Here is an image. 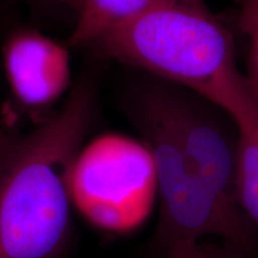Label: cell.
Returning <instances> with one entry per match:
<instances>
[{
  "mask_svg": "<svg viewBox=\"0 0 258 258\" xmlns=\"http://www.w3.org/2000/svg\"><path fill=\"white\" fill-rule=\"evenodd\" d=\"M177 86L150 83L133 89L125 112L153 158L160 195L156 249L215 235L249 249L254 227L235 188L237 138L205 103Z\"/></svg>",
  "mask_w": 258,
  "mask_h": 258,
  "instance_id": "1",
  "label": "cell"
},
{
  "mask_svg": "<svg viewBox=\"0 0 258 258\" xmlns=\"http://www.w3.org/2000/svg\"><path fill=\"white\" fill-rule=\"evenodd\" d=\"M97 109L83 73L66 101L18 134L0 158V258H64L72 238V173Z\"/></svg>",
  "mask_w": 258,
  "mask_h": 258,
  "instance_id": "2",
  "label": "cell"
},
{
  "mask_svg": "<svg viewBox=\"0 0 258 258\" xmlns=\"http://www.w3.org/2000/svg\"><path fill=\"white\" fill-rule=\"evenodd\" d=\"M91 46L190 90L230 116L252 93L235 64L231 32L203 0H164Z\"/></svg>",
  "mask_w": 258,
  "mask_h": 258,
  "instance_id": "3",
  "label": "cell"
},
{
  "mask_svg": "<svg viewBox=\"0 0 258 258\" xmlns=\"http://www.w3.org/2000/svg\"><path fill=\"white\" fill-rule=\"evenodd\" d=\"M158 194L153 158L144 143L108 134L83 147L72 173L73 207L112 233L140 227Z\"/></svg>",
  "mask_w": 258,
  "mask_h": 258,
  "instance_id": "4",
  "label": "cell"
},
{
  "mask_svg": "<svg viewBox=\"0 0 258 258\" xmlns=\"http://www.w3.org/2000/svg\"><path fill=\"white\" fill-rule=\"evenodd\" d=\"M4 67L18 104L40 114L55 104L71 83L66 48L34 30H18L6 40Z\"/></svg>",
  "mask_w": 258,
  "mask_h": 258,
  "instance_id": "5",
  "label": "cell"
},
{
  "mask_svg": "<svg viewBox=\"0 0 258 258\" xmlns=\"http://www.w3.org/2000/svg\"><path fill=\"white\" fill-rule=\"evenodd\" d=\"M231 118L238 133L235 165L238 202L258 231V101L253 93Z\"/></svg>",
  "mask_w": 258,
  "mask_h": 258,
  "instance_id": "6",
  "label": "cell"
},
{
  "mask_svg": "<svg viewBox=\"0 0 258 258\" xmlns=\"http://www.w3.org/2000/svg\"><path fill=\"white\" fill-rule=\"evenodd\" d=\"M164 0H80L69 46H91L99 36L146 14Z\"/></svg>",
  "mask_w": 258,
  "mask_h": 258,
  "instance_id": "7",
  "label": "cell"
},
{
  "mask_svg": "<svg viewBox=\"0 0 258 258\" xmlns=\"http://www.w3.org/2000/svg\"><path fill=\"white\" fill-rule=\"evenodd\" d=\"M239 25L249 40L247 83L258 101V0H239Z\"/></svg>",
  "mask_w": 258,
  "mask_h": 258,
  "instance_id": "8",
  "label": "cell"
},
{
  "mask_svg": "<svg viewBox=\"0 0 258 258\" xmlns=\"http://www.w3.org/2000/svg\"><path fill=\"white\" fill-rule=\"evenodd\" d=\"M165 258H232L199 241H178L166 249Z\"/></svg>",
  "mask_w": 258,
  "mask_h": 258,
  "instance_id": "9",
  "label": "cell"
},
{
  "mask_svg": "<svg viewBox=\"0 0 258 258\" xmlns=\"http://www.w3.org/2000/svg\"><path fill=\"white\" fill-rule=\"evenodd\" d=\"M19 133L16 131V128L9 121L0 120V158H2L3 153L11 144V141L17 137Z\"/></svg>",
  "mask_w": 258,
  "mask_h": 258,
  "instance_id": "10",
  "label": "cell"
},
{
  "mask_svg": "<svg viewBox=\"0 0 258 258\" xmlns=\"http://www.w3.org/2000/svg\"><path fill=\"white\" fill-rule=\"evenodd\" d=\"M46 2H51V3H60V4L63 5H70L76 8V10L78 9V6L80 4V0H46Z\"/></svg>",
  "mask_w": 258,
  "mask_h": 258,
  "instance_id": "11",
  "label": "cell"
}]
</instances>
